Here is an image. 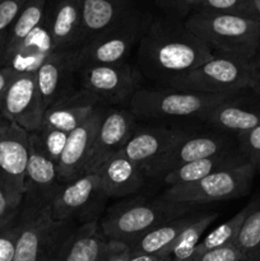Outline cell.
I'll list each match as a JSON object with an SVG mask.
<instances>
[{
  "mask_svg": "<svg viewBox=\"0 0 260 261\" xmlns=\"http://www.w3.org/2000/svg\"><path fill=\"white\" fill-rule=\"evenodd\" d=\"M213 56L212 48L175 17L145 24L138 45L140 73L160 87H170Z\"/></svg>",
  "mask_w": 260,
  "mask_h": 261,
  "instance_id": "cell-1",
  "label": "cell"
},
{
  "mask_svg": "<svg viewBox=\"0 0 260 261\" xmlns=\"http://www.w3.org/2000/svg\"><path fill=\"white\" fill-rule=\"evenodd\" d=\"M198 211V206L173 203L163 196H135L107 209L99 219V227L107 240L130 247L155 227Z\"/></svg>",
  "mask_w": 260,
  "mask_h": 261,
  "instance_id": "cell-2",
  "label": "cell"
},
{
  "mask_svg": "<svg viewBox=\"0 0 260 261\" xmlns=\"http://www.w3.org/2000/svg\"><path fill=\"white\" fill-rule=\"evenodd\" d=\"M185 25L213 54L254 61L260 47V20L211 12H193Z\"/></svg>",
  "mask_w": 260,
  "mask_h": 261,
  "instance_id": "cell-3",
  "label": "cell"
},
{
  "mask_svg": "<svg viewBox=\"0 0 260 261\" xmlns=\"http://www.w3.org/2000/svg\"><path fill=\"white\" fill-rule=\"evenodd\" d=\"M75 228L54 218L50 206L22 205L14 261H54Z\"/></svg>",
  "mask_w": 260,
  "mask_h": 261,
  "instance_id": "cell-4",
  "label": "cell"
},
{
  "mask_svg": "<svg viewBox=\"0 0 260 261\" xmlns=\"http://www.w3.org/2000/svg\"><path fill=\"white\" fill-rule=\"evenodd\" d=\"M256 66L236 56L214 54L212 59L176 79L170 88L212 96H235L250 89Z\"/></svg>",
  "mask_w": 260,
  "mask_h": 261,
  "instance_id": "cell-5",
  "label": "cell"
},
{
  "mask_svg": "<svg viewBox=\"0 0 260 261\" xmlns=\"http://www.w3.org/2000/svg\"><path fill=\"white\" fill-rule=\"evenodd\" d=\"M232 97V96H229ZM228 98L227 96L196 93L184 89L157 87H140L129 103V110L137 119L198 120L213 105Z\"/></svg>",
  "mask_w": 260,
  "mask_h": 261,
  "instance_id": "cell-6",
  "label": "cell"
},
{
  "mask_svg": "<svg viewBox=\"0 0 260 261\" xmlns=\"http://www.w3.org/2000/svg\"><path fill=\"white\" fill-rule=\"evenodd\" d=\"M256 173V168L245 161L240 165L217 171L194 184L166 188L162 196L173 203L191 206L232 200L249 194Z\"/></svg>",
  "mask_w": 260,
  "mask_h": 261,
  "instance_id": "cell-7",
  "label": "cell"
},
{
  "mask_svg": "<svg viewBox=\"0 0 260 261\" xmlns=\"http://www.w3.org/2000/svg\"><path fill=\"white\" fill-rule=\"evenodd\" d=\"M142 73L130 63L84 66L78 71L79 89L109 107L129 105L140 88Z\"/></svg>",
  "mask_w": 260,
  "mask_h": 261,
  "instance_id": "cell-8",
  "label": "cell"
},
{
  "mask_svg": "<svg viewBox=\"0 0 260 261\" xmlns=\"http://www.w3.org/2000/svg\"><path fill=\"white\" fill-rule=\"evenodd\" d=\"M144 27V20L139 13L127 22L84 42L76 50L79 69L84 66L129 63L127 59L135 46L139 45Z\"/></svg>",
  "mask_w": 260,
  "mask_h": 261,
  "instance_id": "cell-9",
  "label": "cell"
},
{
  "mask_svg": "<svg viewBox=\"0 0 260 261\" xmlns=\"http://www.w3.org/2000/svg\"><path fill=\"white\" fill-rule=\"evenodd\" d=\"M106 199L98 173H83L61 186L50 205L51 214L58 221L73 223L99 221Z\"/></svg>",
  "mask_w": 260,
  "mask_h": 261,
  "instance_id": "cell-10",
  "label": "cell"
},
{
  "mask_svg": "<svg viewBox=\"0 0 260 261\" xmlns=\"http://www.w3.org/2000/svg\"><path fill=\"white\" fill-rule=\"evenodd\" d=\"M235 149H239V147L233 137L214 129L209 132L191 129L186 137L176 143L157 163L148 170L147 176L150 178H162L168 172L181 166Z\"/></svg>",
  "mask_w": 260,
  "mask_h": 261,
  "instance_id": "cell-11",
  "label": "cell"
},
{
  "mask_svg": "<svg viewBox=\"0 0 260 261\" xmlns=\"http://www.w3.org/2000/svg\"><path fill=\"white\" fill-rule=\"evenodd\" d=\"M30 154V133L0 116V185L22 206Z\"/></svg>",
  "mask_w": 260,
  "mask_h": 261,
  "instance_id": "cell-12",
  "label": "cell"
},
{
  "mask_svg": "<svg viewBox=\"0 0 260 261\" xmlns=\"http://www.w3.org/2000/svg\"><path fill=\"white\" fill-rule=\"evenodd\" d=\"M137 126L138 119L130 110L107 106L94 135L86 173H97L107 161L121 152Z\"/></svg>",
  "mask_w": 260,
  "mask_h": 261,
  "instance_id": "cell-13",
  "label": "cell"
},
{
  "mask_svg": "<svg viewBox=\"0 0 260 261\" xmlns=\"http://www.w3.org/2000/svg\"><path fill=\"white\" fill-rule=\"evenodd\" d=\"M43 109L35 73L15 74L3 97L0 115L28 133H36L42 124Z\"/></svg>",
  "mask_w": 260,
  "mask_h": 261,
  "instance_id": "cell-14",
  "label": "cell"
},
{
  "mask_svg": "<svg viewBox=\"0 0 260 261\" xmlns=\"http://www.w3.org/2000/svg\"><path fill=\"white\" fill-rule=\"evenodd\" d=\"M63 185L58 163L43 152L36 133H30V154L22 205L50 206Z\"/></svg>",
  "mask_w": 260,
  "mask_h": 261,
  "instance_id": "cell-15",
  "label": "cell"
},
{
  "mask_svg": "<svg viewBox=\"0 0 260 261\" xmlns=\"http://www.w3.org/2000/svg\"><path fill=\"white\" fill-rule=\"evenodd\" d=\"M244 92L211 106L198 120L235 139L259 126L260 97L255 93L251 97L242 96Z\"/></svg>",
  "mask_w": 260,
  "mask_h": 261,
  "instance_id": "cell-16",
  "label": "cell"
},
{
  "mask_svg": "<svg viewBox=\"0 0 260 261\" xmlns=\"http://www.w3.org/2000/svg\"><path fill=\"white\" fill-rule=\"evenodd\" d=\"M76 50L55 51L36 71L38 92L43 109L71 96L79 89Z\"/></svg>",
  "mask_w": 260,
  "mask_h": 261,
  "instance_id": "cell-17",
  "label": "cell"
},
{
  "mask_svg": "<svg viewBox=\"0 0 260 261\" xmlns=\"http://www.w3.org/2000/svg\"><path fill=\"white\" fill-rule=\"evenodd\" d=\"M190 132L191 129H186V127L163 126V125L139 126L138 125L120 154L139 166L147 175L148 170Z\"/></svg>",
  "mask_w": 260,
  "mask_h": 261,
  "instance_id": "cell-18",
  "label": "cell"
},
{
  "mask_svg": "<svg viewBox=\"0 0 260 261\" xmlns=\"http://www.w3.org/2000/svg\"><path fill=\"white\" fill-rule=\"evenodd\" d=\"M43 27L55 51L78 50L84 43L79 0H48Z\"/></svg>",
  "mask_w": 260,
  "mask_h": 261,
  "instance_id": "cell-19",
  "label": "cell"
},
{
  "mask_svg": "<svg viewBox=\"0 0 260 261\" xmlns=\"http://www.w3.org/2000/svg\"><path fill=\"white\" fill-rule=\"evenodd\" d=\"M106 107L105 105L99 106L81 126L76 127L69 135L65 148L58 161L59 173L64 184L86 173L94 135Z\"/></svg>",
  "mask_w": 260,
  "mask_h": 261,
  "instance_id": "cell-20",
  "label": "cell"
},
{
  "mask_svg": "<svg viewBox=\"0 0 260 261\" xmlns=\"http://www.w3.org/2000/svg\"><path fill=\"white\" fill-rule=\"evenodd\" d=\"M84 42L139 14L132 0H79Z\"/></svg>",
  "mask_w": 260,
  "mask_h": 261,
  "instance_id": "cell-21",
  "label": "cell"
},
{
  "mask_svg": "<svg viewBox=\"0 0 260 261\" xmlns=\"http://www.w3.org/2000/svg\"><path fill=\"white\" fill-rule=\"evenodd\" d=\"M102 103L82 89L46 109L38 130H56L70 134L81 126ZM37 130V132H38Z\"/></svg>",
  "mask_w": 260,
  "mask_h": 261,
  "instance_id": "cell-22",
  "label": "cell"
},
{
  "mask_svg": "<svg viewBox=\"0 0 260 261\" xmlns=\"http://www.w3.org/2000/svg\"><path fill=\"white\" fill-rule=\"evenodd\" d=\"M102 190L107 198H129L144 188L147 175L144 171L117 153L98 170Z\"/></svg>",
  "mask_w": 260,
  "mask_h": 261,
  "instance_id": "cell-23",
  "label": "cell"
},
{
  "mask_svg": "<svg viewBox=\"0 0 260 261\" xmlns=\"http://www.w3.org/2000/svg\"><path fill=\"white\" fill-rule=\"evenodd\" d=\"M107 245L109 240L102 233L99 221L81 224L54 261H98Z\"/></svg>",
  "mask_w": 260,
  "mask_h": 261,
  "instance_id": "cell-24",
  "label": "cell"
},
{
  "mask_svg": "<svg viewBox=\"0 0 260 261\" xmlns=\"http://www.w3.org/2000/svg\"><path fill=\"white\" fill-rule=\"evenodd\" d=\"M245 161L246 160L241 154V152L239 149H235L231 152L221 153V154L212 155V157L181 166V167L176 168V170L171 171L167 175L163 176L162 180L166 188L188 185V184H194L196 181L203 180L204 177L219 170L240 165Z\"/></svg>",
  "mask_w": 260,
  "mask_h": 261,
  "instance_id": "cell-25",
  "label": "cell"
},
{
  "mask_svg": "<svg viewBox=\"0 0 260 261\" xmlns=\"http://www.w3.org/2000/svg\"><path fill=\"white\" fill-rule=\"evenodd\" d=\"M53 53H55V48L42 23L5 61L4 68L12 69L17 74H36Z\"/></svg>",
  "mask_w": 260,
  "mask_h": 261,
  "instance_id": "cell-26",
  "label": "cell"
},
{
  "mask_svg": "<svg viewBox=\"0 0 260 261\" xmlns=\"http://www.w3.org/2000/svg\"><path fill=\"white\" fill-rule=\"evenodd\" d=\"M48 0H27L15 22L8 31L3 64L17 51V48L40 27L45 18Z\"/></svg>",
  "mask_w": 260,
  "mask_h": 261,
  "instance_id": "cell-27",
  "label": "cell"
},
{
  "mask_svg": "<svg viewBox=\"0 0 260 261\" xmlns=\"http://www.w3.org/2000/svg\"><path fill=\"white\" fill-rule=\"evenodd\" d=\"M217 212H200L180 236L160 255L165 261H188L212 223L218 218Z\"/></svg>",
  "mask_w": 260,
  "mask_h": 261,
  "instance_id": "cell-28",
  "label": "cell"
},
{
  "mask_svg": "<svg viewBox=\"0 0 260 261\" xmlns=\"http://www.w3.org/2000/svg\"><path fill=\"white\" fill-rule=\"evenodd\" d=\"M200 211L193 212L186 216L176 218L165 224L155 227L152 231L145 233L142 239L138 240L134 245L130 246L132 254H147L160 255L167 246H170L181 232L195 219Z\"/></svg>",
  "mask_w": 260,
  "mask_h": 261,
  "instance_id": "cell-29",
  "label": "cell"
},
{
  "mask_svg": "<svg viewBox=\"0 0 260 261\" xmlns=\"http://www.w3.org/2000/svg\"><path fill=\"white\" fill-rule=\"evenodd\" d=\"M250 209H251V201H250L245 208H242L239 213L235 214L232 218H229L228 221L224 222L223 224H221V226H218L217 228H214L211 233L206 234L205 237H203L201 241L199 242L198 246H196V249L194 250L190 259L199 256V255L204 254V252L206 251H211V250L221 249V247L235 245V241H236V237L237 234H239L240 228H241L242 223H244L245 219H246Z\"/></svg>",
  "mask_w": 260,
  "mask_h": 261,
  "instance_id": "cell-30",
  "label": "cell"
},
{
  "mask_svg": "<svg viewBox=\"0 0 260 261\" xmlns=\"http://www.w3.org/2000/svg\"><path fill=\"white\" fill-rule=\"evenodd\" d=\"M235 246L247 261H260V194L251 200V209L240 228Z\"/></svg>",
  "mask_w": 260,
  "mask_h": 261,
  "instance_id": "cell-31",
  "label": "cell"
},
{
  "mask_svg": "<svg viewBox=\"0 0 260 261\" xmlns=\"http://www.w3.org/2000/svg\"><path fill=\"white\" fill-rule=\"evenodd\" d=\"M211 12L260 20L254 0H203L195 12Z\"/></svg>",
  "mask_w": 260,
  "mask_h": 261,
  "instance_id": "cell-32",
  "label": "cell"
},
{
  "mask_svg": "<svg viewBox=\"0 0 260 261\" xmlns=\"http://www.w3.org/2000/svg\"><path fill=\"white\" fill-rule=\"evenodd\" d=\"M237 147L247 162L260 173V125L236 138Z\"/></svg>",
  "mask_w": 260,
  "mask_h": 261,
  "instance_id": "cell-33",
  "label": "cell"
},
{
  "mask_svg": "<svg viewBox=\"0 0 260 261\" xmlns=\"http://www.w3.org/2000/svg\"><path fill=\"white\" fill-rule=\"evenodd\" d=\"M40 144L42 147L43 152L48 155L53 161L58 163L64 148H65L66 140L69 135L65 133L56 132V130H38L36 132Z\"/></svg>",
  "mask_w": 260,
  "mask_h": 261,
  "instance_id": "cell-34",
  "label": "cell"
},
{
  "mask_svg": "<svg viewBox=\"0 0 260 261\" xmlns=\"http://www.w3.org/2000/svg\"><path fill=\"white\" fill-rule=\"evenodd\" d=\"M18 232L19 218L15 223L0 229V261H14Z\"/></svg>",
  "mask_w": 260,
  "mask_h": 261,
  "instance_id": "cell-35",
  "label": "cell"
},
{
  "mask_svg": "<svg viewBox=\"0 0 260 261\" xmlns=\"http://www.w3.org/2000/svg\"><path fill=\"white\" fill-rule=\"evenodd\" d=\"M27 0H0V35L8 33Z\"/></svg>",
  "mask_w": 260,
  "mask_h": 261,
  "instance_id": "cell-36",
  "label": "cell"
},
{
  "mask_svg": "<svg viewBox=\"0 0 260 261\" xmlns=\"http://www.w3.org/2000/svg\"><path fill=\"white\" fill-rule=\"evenodd\" d=\"M22 206H18L5 189L0 185V229L15 223L19 218Z\"/></svg>",
  "mask_w": 260,
  "mask_h": 261,
  "instance_id": "cell-37",
  "label": "cell"
},
{
  "mask_svg": "<svg viewBox=\"0 0 260 261\" xmlns=\"http://www.w3.org/2000/svg\"><path fill=\"white\" fill-rule=\"evenodd\" d=\"M188 261H247L242 252L235 245L211 250Z\"/></svg>",
  "mask_w": 260,
  "mask_h": 261,
  "instance_id": "cell-38",
  "label": "cell"
},
{
  "mask_svg": "<svg viewBox=\"0 0 260 261\" xmlns=\"http://www.w3.org/2000/svg\"><path fill=\"white\" fill-rule=\"evenodd\" d=\"M201 2L203 0H155L158 7L172 14L175 18L190 15L198 9Z\"/></svg>",
  "mask_w": 260,
  "mask_h": 261,
  "instance_id": "cell-39",
  "label": "cell"
},
{
  "mask_svg": "<svg viewBox=\"0 0 260 261\" xmlns=\"http://www.w3.org/2000/svg\"><path fill=\"white\" fill-rule=\"evenodd\" d=\"M130 256V247L122 242L109 240V245L102 252L98 261H127Z\"/></svg>",
  "mask_w": 260,
  "mask_h": 261,
  "instance_id": "cell-40",
  "label": "cell"
},
{
  "mask_svg": "<svg viewBox=\"0 0 260 261\" xmlns=\"http://www.w3.org/2000/svg\"><path fill=\"white\" fill-rule=\"evenodd\" d=\"M15 74L17 73L9 68H4V66L0 68V106H2L3 97H4L5 92H7L8 87H9L10 82L14 78ZM0 116H2V115H0Z\"/></svg>",
  "mask_w": 260,
  "mask_h": 261,
  "instance_id": "cell-41",
  "label": "cell"
},
{
  "mask_svg": "<svg viewBox=\"0 0 260 261\" xmlns=\"http://www.w3.org/2000/svg\"><path fill=\"white\" fill-rule=\"evenodd\" d=\"M127 261H165L161 259L157 255H147V254H132L130 251V256Z\"/></svg>",
  "mask_w": 260,
  "mask_h": 261,
  "instance_id": "cell-42",
  "label": "cell"
},
{
  "mask_svg": "<svg viewBox=\"0 0 260 261\" xmlns=\"http://www.w3.org/2000/svg\"><path fill=\"white\" fill-rule=\"evenodd\" d=\"M250 91H251L252 93L256 94L257 97H260V70L259 69H256L254 81H252L251 86H250Z\"/></svg>",
  "mask_w": 260,
  "mask_h": 261,
  "instance_id": "cell-43",
  "label": "cell"
},
{
  "mask_svg": "<svg viewBox=\"0 0 260 261\" xmlns=\"http://www.w3.org/2000/svg\"><path fill=\"white\" fill-rule=\"evenodd\" d=\"M7 35H8V33H4V35H0V60H2L3 55H4L5 43H7Z\"/></svg>",
  "mask_w": 260,
  "mask_h": 261,
  "instance_id": "cell-44",
  "label": "cell"
},
{
  "mask_svg": "<svg viewBox=\"0 0 260 261\" xmlns=\"http://www.w3.org/2000/svg\"><path fill=\"white\" fill-rule=\"evenodd\" d=\"M254 63H255V66H256V69H259L260 70V47H259V51H257V55L256 58H255Z\"/></svg>",
  "mask_w": 260,
  "mask_h": 261,
  "instance_id": "cell-45",
  "label": "cell"
},
{
  "mask_svg": "<svg viewBox=\"0 0 260 261\" xmlns=\"http://www.w3.org/2000/svg\"><path fill=\"white\" fill-rule=\"evenodd\" d=\"M254 3H255V5H256L257 10H259V13H260V0H254Z\"/></svg>",
  "mask_w": 260,
  "mask_h": 261,
  "instance_id": "cell-46",
  "label": "cell"
}]
</instances>
